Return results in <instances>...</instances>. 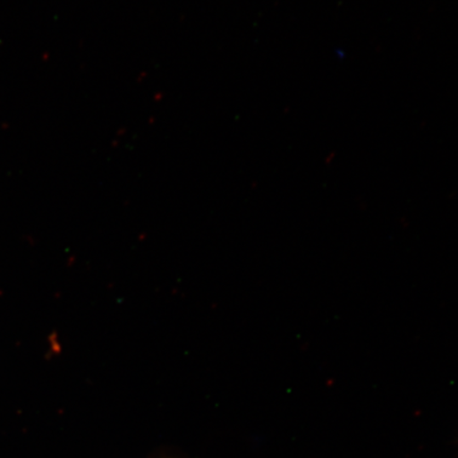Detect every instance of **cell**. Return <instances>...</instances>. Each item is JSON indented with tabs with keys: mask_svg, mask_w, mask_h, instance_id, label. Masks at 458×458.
Returning a JSON list of instances; mask_svg holds the SVG:
<instances>
[]
</instances>
